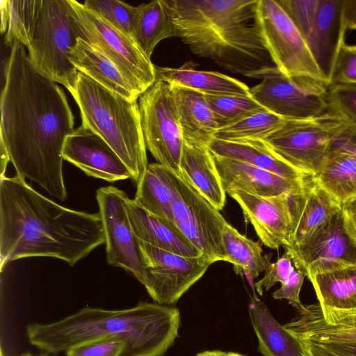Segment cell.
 <instances>
[{"label":"cell","instance_id":"c3c4849f","mask_svg":"<svg viewBox=\"0 0 356 356\" xmlns=\"http://www.w3.org/2000/svg\"><path fill=\"white\" fill-rule=\"evenodd\" d=\"M196 356H246L236 353L220 350H207L198 353Z\"/></svg>","mask_w":356,"mask_h":356},{"label":"cell","instance_id":"3957f363","mask_svg":"<svg viewBox=\"0 0 356 356\" xmlns=\"http://www.w3.org/2000/svg\"><path fill=\"white\" fill-rule=\"evenodd\" d=\"M175 37L191 51L256 79L275 67L257 21L258 0H168Z\"/></svg>","mask_w":356,"mask_h":356},{"label":"cell","instance_id":"ba28073f","mask_svg":"<svg viewBox=\"0 0 356 356\" xmlns=\"http://www.w3.org/2000/svg\"><path fill=\"white\" fill-rule=\"evenodd\" d=\"M84 39L108 58L140 97L156 81V66L136 41L83 3L68 0Z\"/></svg>","mask_w":356,"mask_h":356},{"label":"cell","instance_id":"7c38bea8","mask_svg":"<svg viewBox=\"0 0 356 356\" xmlns=\"http://www.w3.org/2000/svg\"><path fill=\"white\" fill-rule=\"evenodd\" d=\"M257 21L271 59L282 73L327 83L305 40L277 0H258Z\"/></svg>","mask_w":356,"mask_h":356},{"label":"cell","instance_id":"4dcf8cb0","mask_svg":"<svg viewBox=\"0 0 356 356\" xmlns=\"http://www.w3.org/2000/svg\"><path fill=\"white\" fill-rule=\"evenodd\" d=\"M313 177L341 206L356 198V159L349 154L330 152Z\"/></svg>","mask_w":356,"mask_h":356},{"label":"cell","instance_id":"8992f818","mask_svg":"<svg viewBox=\"0 0 356 356\" xmlns=\"http://www.w3.org/2000/svg\"><path fill=\"white\" fill-rule=\"evenodd\" d=\"M83 126L102 137L119 156L136 185L148 166L137 100L126 99L78 72L68 89Z\"/></svg>","mask_w":356,"mask_h":356},{"label":"cell","instance_id":"1f68e13d","mask_svg":"<svg viewBox=\"0 0 356 356\" xmlns=\"http://www.w3.org/2000/svg\"><path fill=\"white\" fill-rule=\"evenodd\" d=\"M222 241L226 261L234 265L236 273L243 271L254 279L270 268V259L263 255L260 243L241 234L228 222L224 227Z\"/></svg>","mask_w":356,"mask_h":356},{"label":"cell","instance_id":"7bdbcfd3","mask_svg":"<svg viewBox=\"0 0 356 356\" xmlns=\"http://www.w3.org/2000/svg\"><path fill=\"white\" fill-rule=\"evenodd\" d=\"M330 152L344 153L356 159V125L343 118L332 138Z\"/></svg>","mask_w":356,"mask_h":356},{"label":"cell","instance_id":"ac0fdd59","mask_svg":"<svg viewBox=\"0 0 356 356\" xmlns=\"http://www.w3.org/2000/svg\"><path fill=\"white\" fill-rule=\"evenodd\" d=\"M296 338L314 343H356V309L305 305L303 312L283 325Z\"/></svg>","mask_w":356,"mask_h":356},{"label":"cell","instance_id":"ee69618b","mask_svg":"<svg viewBox=\"0 0 356 356\" xmlns=\"http://www.w3.org/2000/svg\"><path fill=\"white\" fill-rule=\"evenodd\" d=\"M341 214L345 230L356 244V198L341 206Z\"/></svg>","mask_w":356,"mask_h":356},{"label":"cell","instance_id":"836d02e7","mask_svg":"<svg viewBox=\"0 0 356 356\" xmlns=\"http://www.w3.org/2000/svg\"><path fill=\"white\" fill-rule=\"evenodd\" d=\"M136 186L134 201L152 215L176 225L169 189L153 163L148 164L143 179Z\"/></svg>","mask_w":356,"mask_h":356},{"label":"cell","instance_id":"277c9868","mask_svg":"<svg viewBox=\"0 0 356 356\" xmlns=\"http://www.w3.org/2000/svg\"><path fill=\"white\" fill-rule=\"evenodd\" d=\"M177 308L140 302L125 309L85 307L49 323H30L29 343L49 354L65 352L90 341L114 338L124 341L122 356H162L178 336Z\"/></svg>","mask_w":356,"mask_h":356},{"label":"cell","instance_id":"f546056e","mask_svg":"<svg viewBox=\"0 0 356 356\" xmlns=\"http://www.w3.org/2000/svg\"><path fill=\"white\" fill-rule=\"evenodd\" d=\"M322 307L356 309V265H346L307 276Z\"/></svg>","mask_w":356,"mask_h":356},{"label":"cell","instance_id":"60d3db41","mask_svg":"<svg viewBox=\"0 0 356 356\" xmlns=\"http://www.w3.org/2000/svg\"><path fill=\"white\" fill-rule=\"evenodd\" d=\"M296 266L290 254L285 251L284 254L275 263H271L268 270L265 272L264 276L258 282H255L254 287L260 296L263 294L264 290L268 291L273 285L280 282H286Z\"/></svg>","mask_w":356,"mask_h":356},{"label":"cell","instance_id":"ab89813d","mask_svg":"<svg viewBox=\"0 0 356 356\" xmlns=\"http://www.w3.org/2000/svg\"><path fill=\"white\" fill-rule=\"evenodd\" d=\"M125 348L124 341L104 338L73 346L65 351V356H122Z\"/></svg>","mask_w":356,"mask_h":356},{"label":"cell","instance_id":"f907efd6","mask_svg":"<svg viewBox=\"0 0 356 356\" xmlns=\"http://www.w3.org/2000/svg\"><path fill=\"white\" fill-rule=\"evenodd\" d=\"M0 356H5L2 348H1V355Z\"/></svg>","mask_w":356,"mask_h":356},{"label":"cell","instance_id":"484cf974","mask_svg":"<svg viewBox=\"0 0 356 356\" xmlns=\"http://www.w3.org/2000/svg\"><path fill=\"white\" fill-rule=\"evenodd\" d=\"M69 60L79 72L106 89L130 100L138 99L139 96L118 68L86 39L78 40Z\"/></svg>","mask_w":356,"mask_h":356},{"label":"cell","instance_id":"83f0119b","mask_svg":"<svg viewBox=\"0 0 356 356\" xmlns=\"http://www.w3.org/2000/svg\"><path fill=\"white\" fill-rule=\"evenodd\" d=\"M249 314L264 356H304L301 345L291 333L273 316L266 306L257 298L252 300Z\"/></svg>","mask_w":356,"mask_h":356},{"label":"cell","instance_id":"9c48e42d","mask_svg":"<svg viewBox=\"0 0 356 356\" xmlns=\"http://www.w3.org/2000/svg\"><path fill=\"white\" fill-rule=\"evenodd\" d=\"M343 120L332 111L308 119L286 120L264 141L290 165L314 176L327 159L332 138Z\"/></svg>","mask_w":356,"mask_h":356},{"label":"cell","instance_id":"f35d334b","mask_svg":"<svg viewBox=\"0 0 356 356\" xmlns=\"http://www.w3.org/2000/svg\"><path fill=\"white\" fill-rule=\"evenodd\" d=\"M356 85V44H343L335 60L329 86Z\"/></svg>","mask_w":356,"mask_h":356},{"label":"cell","instance_id":"52a82bcc","mask_svg":"<svg viewBox=\"0 0 356 356\" xmlns=\"http://www.w3.org/2000/svg\"><path fill=\"white\" fill-rule=\"evenodd\" d=\"M153 165L168 186L177 227L211 264L226 261L222 234L227 222L224 217L180 172L158 163Z\"/></svg>","mask_w":356,"mask_h":356},{"label":"cell","instance_id":"681fc988","mask_svg":"<svg viewBox=\"0 0 356 356\" xmlns=\"http://www.w3.org/2000/svg\"><path fill=\"white\" fill-rule=\"evenodd\" d=\"M21 356H47V355H33L31 353H23L21 355Z\"/></svg>","mask_w":356,"mask_h":356},{"label":"cell","instance_id":"e575fe53","mask_svg":"<svg viewBox=\"0 0 356 356\" xmlns=\"http://www.w3.org/2000/svg\"><path fill=\"white\" fill-rule=\"evenodd\" d=\"M219 129L266 110L250 95H204Z\"/></svg>","mask_w":356,"mask_h":356},{"label":"cell","instance_id":"30bf717a","mask_svg":"<svg viewBox=\"0 0 356 356\" xmlns=\"http://www.w3.org/2000/svg\"><path fill=\"white\" fill-rule=\"evenodd\" d=\"M261 82L250 95L266 110L287 120L318 117L329 112L328 85L308 77L292 78L276 66L259 74Z\"/></svg>","mask_w":356,"mask_h":356},{"label":"cell","instance_id":"d6986e66","mask_svg":"<svg viewBox=\"0 0 356 356\" xmlns=\"http://www.w3.org/2000/svg\"><path fill=\"white\" fill-rule=\"evenodd\" d=\"M212 156L226 193L238 190L264 197L291 195L300 191L312 177L302 180L288 179L237 160Z\"/></svg>","mask_w":356,"mask_h":356},{"label":"cell","instance_id":"7402d4cb","mask_svg":"<svg viewBox=\"0 0 356 356\" xmlns=\"http://www.w3.org/2000/svg\"><path fill=\"white\" fill-rule=\"evenodd\" d=\"M125 208L138 241L184 257L202 255L176 225L149 213L134 199H126Z\"/></svg>","mask_w":356,"mask_h":356},{"label":"cell","instance_id":"2e32d148","mask_svg":"<svg viewBox=\"0 0 356 356\" xmlns=\"http://www.w3.org/2000/svg\"><path fill=\"white\" fill-rule=\"evenodd\" d=\"M227 193L238 204L261 243L271 249L289 245L292 228L290 194L264 197L238 190Z\"/></svg>","mask_w":356,"mask_h":356},{"label":"cell","instance_id":"8fae6325","mask_svg":"<svg viewBox=\"0 0 356 356\" xmlns=\"http://www.w3.org/2000/svg\"><path fill=\"white\" fill-rule=\"evenodd\" d=\"M146 148L158 163L180 172L184 136L171 86L156 81L138 98Z\"/></svg>","mask_w":356,"mask_h":356},{"label":"cell","instance_id":"d6a6232c","mask_svg":"<svg viewBox=\"0 0 356 356\" xmlns=\"http://www.w3.org/2000/svg\"><path fill=\"white\" fill-rule=\"evenodd\" d=\"M286 120L267 110L259 111L218 129L213 138L227 141L264 140Z\"/></svg>","mask_w":356,"mask_h":356},{"label":"cell","instance_id":"d590c367","mask_svg":"<svg viewBox=\"0 0 356 356\" xmlns=\"http://www.w3.org/2000/svg\"><path fill=\"white\" fill-rule=\"evenodd\" d=\"M83 4L134 40V29L137 6L119 0H87Z\"/></svg>","mask_w":356,"mask_h":356},{"label":"cell","instance_id":"7dc6e473","mask_svg":"<svg viewBox=\"0 0 356 356\" xmlns=\"http://www.w3.org/2000/svg\"><path fill=\"white\" fill-rule=\"evenodd\" d=\"M304 356H335L320 346L306 340L298 339Z\"/></svg>","mask_w":356,"mask_h":356},{"label":"cell","instance_id":"9a60e30c","mask_svg":"<svg viewBox=\"0 0 356 356\" xmlns=\"http://www.w3.org/2000/svg\"><path fill=\"white\" fill-rule=\"evenodd\" d=\"M295 266L308 275L346 265H356V244L347 234L341 210L305 243L284 249Z\"/></svg>","mask_w":356,"mask_h":356},{"label":"cell","instance_id":"b9f144b4","mask_svg":"<svg viewBox=\"0 0 356 356\" xmlns=\"http://www.w3.org/2000/svg\"><path fill=\"white\" fill-rule=\"evenodd\" d=\"M305 277V271L296 267L289 279L273 293V298L277 300H287L298 313L301 314L304 312L305 305L300 302V293Z\"/></svg>","mask_w":356,"mask_h":356},{"label":"cell","instance_id":"cb8c5ba5","mask_svg":"<svg viewBox=\"0 0 356 356\" xmlns=\"http://www.w3.org/2000/svg\"><path fill=\"white\" fill-rule=\"evenodd\" d=\"M207 146L213 154L237 160L285 178L302 180L311 176L285 162L264 140L227 141L213 138Z\"/></svg>","mask_w":356,"mask_h":356},{"label":"cell","instance_id":"8d00e7d4","mask_svg":"<svg viewBox=\"0 0 356 356\" xmlns=\"http://www.w3.org/2000/svg\"><path fill=\"white\" fill-rule=\"evenodd\" d=\"M305 41L314 26L319 0H277Z\"/></svg>","mask_w":356,"mask_h":356},{"label":"cell","instance_id":"ffe728a7","mask_svg":"<svg viewBox=\"0 0 356 356\" xmlns=\"http://www.w3.org/2000/svg\"><path fill=\"white\" fill-rule=\"evenodd\" d=\"M292 228L284 249L305 243L321 226L341 211L339 204L321 188L312 176L298 192L290 195Z\"/></svg>","mask_w":356,"mask_h":356},{"label":"cell","instance_id":"5b68a950","mask_svg":"<svg viewBox=\"0 0 356 356\" xmlns=\"http://www.w3.org/2000/svg\"><path fill=\"white\" fill-rule=\"evenodd\" d=\"M0 4L5 43L20 42L38 72L67 90L72 87L79 71L69 56L84 36L68 0H2Z\"/></svg>","mask_w":356,"mask_h":356},{"label":"cell","instance_id":"5bb4252c","mask_svg":"<svg viewBox=\"0 0 356 356\" xmlns=\"http://www.w3.org/2000/svg\"><path fill=\"white\" fill-rule=\"evenodd\" d=\"M127 197L123 191L113 186L102 187L96 193L104 231L108 264L123 268L143 284L145 266L138 241L126 211Z\"/></svg>","mask_w":356,"mask_h":356},{"label":"cell","instance_id":"7a4b0ae2","mask_svg":"<svg viewBox=\"0 0 356 356\" xmlns=\"http://www.w3.org/2000/svg\"><path fill=\"white\" fill-rule=\"evenodd\" d=\"M105 243L98 213L65 207L16 175L0 180L1 270L9 261L46 257L74 266Z\"/></svg>","mask_w":356,"mask_h":356},{"label":"cell","instance_id":"f6af8a7d","mask_svg":"<svg viewBox=\"0 0 356 356\" xmlns=\"http://www.w3.org/2000/svg\"><path fill=\"white\" fill-rule=\"evenodd\" d=\"M314 343L320 346L335 356H356V343L327 342Z\"/></svg>","mask_w":356,"mask_h":356},{"label":"cell","instance_id":"bcb514c9","mask_svg":"<svg viewBox=\"0 0 356 356\" xmlns=\"http://www.w3.org/2000/svg\"><path fill=\"white\" fill-rule=\"evenodd\" d=\"M343 19L348 30H356V0H341Z\"/></svg>","mask_w":356,"mask_h":356},{"label":"cell","instance_id":"e0dca14e","mask_svg":"<svg viewBox=\"0 0 356 356\" xmlns=\"http://www.w3.org/2000/svg\"><path fill=\"white\" fill-rule=\"evenodd\" d=\"M62 154L63 160L89 177L108 182L131 179L130 171L109 145L82 124L66 138Z\"/></svg>","mask_w":356,"mask_h":356},{"label":"cell","instance_id":"74e56055","mask_svg":"<svg viewBox=\"0 0 356 356\" xmlns=\"http://www.w3.org/2000/svg\"><path fill=\"white\" fill-rule=\"evenodd\" d=\"M327 99L330 111L356 125V85L329 86Z\"/></svg>","mask_w":356,"mask_h":356},{"label":"cell","instance_id":"6da1fadb","mask_svg":"<svg viewBox=\"0 0 356 356\" xmlns=\"http://www.w3.org/2000/svg\"><path fill=\"white\" fill-rule=\"evenodd\" d=\"M0 109L1 149L17 175L65 201L62 152L74 131V115L64 91L34 68L17 41L8 60Z\"/></svg>","mask_w":356,"mask_h":356},{"label":"cell","instance_id":"4316f807","mask_svg":"<svg viewBox=\"0 0 356 356\" xmlns=\"http://www.w3.org/2000/svg\"><path fill=\"white\" fill-rule=\"evenodd\" d=\"M170 86L184 139L207 145L213 139L219 125L204 94L181 86Z\"/></svg>","mask_w":356,"mask_h":356},{"label":"cell","instance_id":"44dd1931","mask_svg":"<svg viewBox=\"0 0 356 356\" xmlns=\"http://www.w3.org/2000/svg\"><path fill=\"white\" fill-rule=\"evenodd\" d=\"M346 31L341 0H319L316 19L306 42L328 86Z\"/></svg>","mask_w":356,"mask_h":356},{"label":"cell","instance_id":"d4e9b609","mask_svg":"<svg viewBox=\"0 0 356 356\" xmlns=\"http://www.w3.org/2000/svg\"><path fill=\"white\" fill-rule=\"evenodd\" d=\"M195 67L193 61L175 68L156 66V81H164L204 95H250V88L244 83L219 72L197 70Z\"/></svg>","mask_w":356,"mask_h":356},{"label":"cell","instance_id":"f1b7e54d","mask_svg":"<svg viewBox=\"0 0 356 356\" xmlns=\"http://www.w3.org/2000/svg\"><path fill=\"white\" fill-rule=\"evenodd\" d=\"M175 36L172 9L168 0H154L137 6L134 38L149 58L161 40Z\"/></svg>","mask_w":356,"mask_h":356},{"label":"cell","instance_id":"4fadbf2b","mask_svg":"<svg viewBox=\"0 0 356 356\" xmlns=\"http://www.w3.org/2000/svg\"><path fill=\"white\" fill-rule=\"evenodd\" d=\"M138 244L145 266L143 285L160 305L176 303L212 264L203 255L184 257L140 241Z\"/></svg>","mask_w":356,"mask_h":356},{"label":"cell","instance_id":"603a6c76","mask_svg":"<svg viewBox=\"0 0 356 356\" xmlns=\"http://www.w3.org/2000/svg\"><path fill=\"white\" fill-rule=\"evenodd\" d=\"M179 168L181 172L204 197L219 211L222 209L226 193L212 153L206 145L184 140Z\"/></svg>","mask_w":356,"mask_h":356}]
</instances>
